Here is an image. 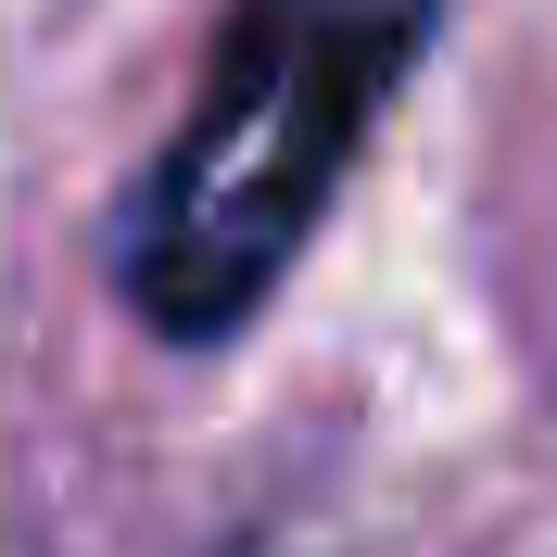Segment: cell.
<instances>
[{
	"label": "cell",
	"instance_id": "6da1fadb",
	"mask_svg": "<svg viewBox=\"0 0 557 557\" xmlns=\"http://www.w3.org/2000/svg\"><path fill=\"white\" fill-rule=\"evenodd\" d=\"M431 13L444 0H228L165 152L114 215V292L152 343H228L292 278L431 51Z\"/></svg>",
	"mask_w": 557,
	"mask_h": 557
}]
</instances>
